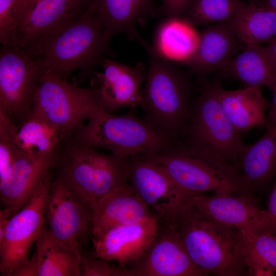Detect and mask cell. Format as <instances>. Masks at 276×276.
<instances>
[{"label":"cell","instance_id":"obj_1","mask_svg":"<svg viewBox=\"0 0 276 276\" xmlns=\"http://www.w3.org/2000/svg\"><path fill=\"white\" fill-rule=\"evenodd\" d=\"M161 219L174 226L193 261L208 274L247 273L241 234L237 229L209 218L189 202Z\"/></svg>","mask_w":276,"mask_h":276},{"label":"cell","instance_id":"obj_2","mask_svg":"<svg viewBox=\"0 0 276 276\" xmlns=\"http://www.w3.org/2000/svg\"><path fill=\"white\" fill-rule=\"evenodd\" d=\"M110 40L91 3L73 23L27 49L40 61L44 73L64 79L78 70L80 80L94 76L109 52Z\"/></svg>","mask_w":276,"mask_h":276},{"label":"cell","instance_id":"obj_3","mask_svg":"<svg viewBox=\"0 0 276 276\" xmlns=\"http://www.w3.org/2000/svg\"><path fill=\"white\" fill-rule=\"evenodd\" d=\"M149 65L142 89L144 120L173 144L182 140L190 114L192 83L189 73L157 55L151 44Z\"/></svg>","mask_w":276,"mask_h":276},{"label":"cell","instance_id":"obj_4","mask_svg":"<svg viewBox=\"0 0 276 276\" xmlns=\"http://www.w3.org/2000/svg\"><path fill=\"white\" fill-rule=\"evenodd\" d=\"M219 80L205 83L191 105L189 123L179 143L189 151L215 156L238 168V157L244 144L241 133L226 114L219 98Z\"/></svg>","mask_w":276,"mask_h":276},{"label":"cell","instance_id":"obj_5","mask_svg":"<svg viewBox=\"0 0 276 276\" xmlns=\"http://www.w3.org/2000/svg\"><path fill=\"white\" fill-rule=\"evenodd\" d=\"M68 138L82 146L124 157L154 154L173 144L133 112L116 116L104 109Z\"/></svg>","mask_w":276,"mask_h":276},{"label":"cell","instance_id":"obj_6","mask_svg":"<svg viewBox=\"0 0 276 276\" xmlns=\"http://www.w3.org/2000/svg\"><path fill=\"white\" fill-rule=\"evenodd\" d=\"M54 167L88 201L93 209L104 196L129 183V157L102 153L68 137Z\"/></svg>","mask_w":276,"mask_h":276},{"label":"cell","instance_id":"obj_7","mask_svg":"<svg viewBox=\"0 0 276 276\" xmlns=\"http://www.w3.org/2000/svg\"><path fill=\"white\" fill-rule=\"evenodd\" d=\"M161 166L177 188L191 197L206 192L234 194L245 190L236 169L211 155H199L178 144L154 154L144 155Z\"/></svg>","mask_w":276,"mask_h":276},{"label":"cell","instance_id":"obj_8","mask_svg":"<svg viewBox=\"0 0 276 276\" xmlns=\"http://www.w3.org/2000/svg\"><path fill=\"white\" fill-rule=\"evenodd\" d=\"M102 109L97 87H81L45 73L36 91L32 110L59 128L67 138Z\"/></svg>","mask_w":276,"mask_h":276},{"label":"cell","instance_id":"obj_9","mask_svg":"<svg viewBox=\"0 0 276 276\" xmlns=\"http://www.w3.org/2000/svg\"><path fill=\"white\" fill-rule=\"evenodd\" d=\"M44 72L30 51L13 45L0 50V115L15 126L32 110Z\"/></svg>","mask_w":276,"mask_h":276},{"label":"cell","instance_id":"obj_10","mask_svg":"<svg viewBox=\"0 0 276 276\" xmlns=\"http://www.w3.org/2000/svg\"><path fill=\"white\" fill-rule=\"evenodd\" d=\"M90 203L66 180L57 173L45 205V221L51 234L79 258L93 229Z\"/></svg>","mask_w":276,"mask_h":276},{"label":"cell","instance_id":"obj_11","mask_svg":"<svg viewBox=\"0 0 276 276\" xmlns=\"http://www.w3.org/2000/svg\"><path fill=\"white\" fill-rule=\"evenodd\" d=\"M53 178L51 171L26 205L11 217L0 239L1 275L12 276L29 260L30 249L46 224L45 205Z\"/></svg>","mask_w":276,"mask_h":276},{"label":"cell","instance_id":"obj_12","mask_svg":"<svg viewBox=\"0 0 276 276\" xmlns=\"http://www.w3.org/2000/svg\"><path fill=\"white\" fill-rule=\"evenodd\" d=\"M128 269L130 276L209 275L193 261L174 226L161 219L152 242Z\"/></svg>","mask_w":276,"mask_h":276},{"label":"cell","instance_id":"obj_13","mask_svg":"<svg viewBox=\"0 0 276 276\" xmlns=\"http://www.w3.org/2000/svg\"><path fill=\"white\" fill-rule=\"evenodd\" d=\"M90 0H39L17 26L10 45L30 48L75 21Z\"/></svg>","mask_w":276,"mask_h":276},{"label":"cell","instance_id":"obj_14","mask_svg":"<svg viewBox=\"0 0 276 276\" xmlns=\"http://www.w3.org/2000/svg\"><path fill=\"white\" fill-rule=\"evenodd\" d=\"M243 195L215 193L192 197L190 203L200 213L241 234L274 231L275 226L267 211L259 208Z\"/></svg>","mask_w":276,"mask_h":276},{"label":"cell","instance_id":"obj_15","mask_svg":"<svg viewBox=\"0 0 276 276\" xmlns=\"http://www.w3.org/2000/svg\"><path fill=\"white\" fill-rule=\"evenodd\" d=\"M129 183L159 218L189 201L159 165L143 155L129 157Z\"/></svg>","mask_w":276,"mask_h":276},{"label":"cell","instance_id":"obj_16","mask_svg":"<svg viewBox=\"0 0 276 276\" xmlns=\"http://www.w3.org/2000/svg\"><path fill=\"white\" fill-rule=\"evenodd\" d=\"M159 218L154 213L139 222L112 228L99 237L92 238V255L126 267L140 259L148 248L156 235Z\"/></svg>","mask_w":276,"mask_h":276},{"label":"cell","instance_id":"obj_17","mask_svg":"<svg viewBox=\"0 0 276 276\" xmlns=\"http://www.w3.org/2000/svg\"><path fill=\"white\" fill-rule=\"evenodd\" d=\"M103 71L96 73L97 87L104 110L112 113L122 108L134 109L141 102L142 85L147 70L142 63L129 66L104 58Z\"/></svg>","mask_w":276,"mask_h":276},{"label":"cell","instance_id":"obj_18","mask_svg":"<svg viewBox=\"0 0 276 276\" xmlns=\"http://www.w3.org/2000/svg\"><path fill=\"white\" fill-rule=\"evenodd\" d=\"M55 162L54 159L30 156L18 149L12 165L0 178L1 202L11 217L28 202Z\"/></svg>","mask_w":276,"mask_h":276},{"label":"cell","instance_id":"obj_19","mask_svg":"<svg viewBox=\"0 0 276 276\" xmlns=\"http://www.w3.org/2000/svg\"><path fill=\"white\" fill-rule=\"evenodd\" d=\"M0 127L21 152L31 156L55 161L66 139L59 128L33 110L17 126L0 115Z\"/></svg>","mask_w":276,"mask_h":276},{"label":"cell","instance_id":"obj_20","mask_svg":"<svg viewBox=\"0 0 276 276\" xmlns=\"http://www.w3.org/2000/svg\"><path fill=\"white\" fill-rule=\"evenodd\" d=\"M229 21L208 26L200 33L198 47L187 61L176 64L188 67L192 73L203 78L222 70L242 49Z\"/></svg>","mask_w":276,"mask_h":276},{"label":"cell","instance_id":"obj_21","mask_svg":"<svg viewBox=\"0 0 276 276\" xmlns=\"http://www.w3.org/2000/svg\"><path fill=\"white\" fill-rule=\"evenodd\" d=\"M93 211L92 238L99 237L112 228L139 222L155 213L129 183L104 196Z\"/></svg>","mask_w":276,"mask_h":276},{"label":"cell","instance_id":"obj_22","mask_svg":"<svg viewBox=\"0 0 276 276\" xmlns=\"http://www.w3.org/2000/svg\"><path fill=\"white\" fill-rule=\"evenodd\" d=\"M35 245L31 258L12 276H80V259L51 234L47 224Z\"/></svg>","mask_w":276,"mask_h":276},{"label":"cell","instance_id":"obj_23","mask_svg":"<svg viewBox=\"0 0 276 276\" xmlns=\"http://www.w3.org/2000/svg\"><path fill=\"white\" fill-rule=\"evenodd\" d=\"M103 26L106 37L125 33L129 39L136 40L146 49L147 42L136 28L138 22L144 26L152 10L143 0H90Z\"/></svg>","mask_w":276,"mask_h":276},{"label":"cell","instance_id":"obj_24","mask_svg":"<svg viewBox=\"0 0 276 276\" xmlns=\"http://www.w3.org/2000/svg\"><path fill=\"white\" fill-rule=\"evenodd\" d=\"M200 33L183 16L165 17L156 28L151 44L160 57L181 63L190 59L196 52Z\"/></svg>","mask_w":276,"mask_h":276},{"label":"cell","instance_id":"obj_25","mask_svg":"<svg viewBox=\"0 0 276 276\" xmlns=\"http://www.w3.org/2000/svg\"><path fill=\"white\" fill-rule=\"evenodd\" d=\"M221 70L245 87L265 86L272 94L276 89V63L265 47L244 44Z\"/></svg>","mask_w":276,"mask_h":276},{"label":"cell","instance_id":"obj_26","mask_svg":"<svg viewBox=\"0 0 276 276\" xmlns=\"http://www.w3.org/2000/svg\"><path fill=\"white\" fill-rule=\"evenodd\" d=\"M219 98L223 108L235 128L240 133L268 125V105L261 87L227 90L221 86Z\"/></svg>","mask_w":276,"mask_h":276},{"label":"cell","instance_id":"obj_27","mask_svg":"<svg viewBox=\"0 0 276 276\" xmlns=\"http://www.w3.org/2000/svg\"><path fill=\"white\" fill-rule=\"evenodd\" d=\"M246 189L261 185L276 173V134L266 128L255 143L244 145L238 157Z\"/></svg>","mask_w":276,"mask_h":276},{"label":"cell","instance_id":"obj_28","mask_svg":"<svg viewBox=\"0 0 276 276\" xmlns=\"http://www.w3.org/2000/svg\"><path fill=\"white\" fill-rule=\"evenodd\" d=\"M229 23L244 44L261 45L276 36V12L254 3H245Z\"/></svg>","mask_w":276,"mask_h":276},{"label":"cell","instance_id":"obj_29","mask_svg":"<svg viewBox=\"0 0 276 276\" xmlns=\"http://www.w3.org/2000/svg\"><path fill=\"white\" fill-rule=\"evenodd\" d=\"M241 234L248 274L273 275L276 271V234L266 230Z\"/></svg>","mask_w":276,"mask_h":276},{"label":"cell","instance_id":"obj_30","mask_svg":"<svg viewBox=\"0 0 276 276\" xmlns=\"http://www.w3.org/2000/svg\"><path fill=\"white\" fill-rule=\"evenodd\" d=\"M245 4L240 0H192L183 16L195 26L229 21Z\"/></svg>","mask_w":276,"mask_h":276},{"label":"cell","instance_id":"obj_31","mask_svg":"<svg viewBox=\"0 0 276 276\" xmlns=\"http://www.w3.org/2000/svg\"><path fill=\"white\" fill-rule=\"evenodd\" d=\"M92 254H82L80 260V276H130L125 267L111 265Z\"/></svg>","mask_w":276,"mask_h":276},{"label":"cell","instance_id":"obj_32","mask_svg":"<svg viewBox=\"0 0 276 276\" xmlns=\"http://www.w3.org/2000/svg\"><path fill=\"white\" fill-rule=\"evenodd\" d=\"M16 0H0V41L10 45L13 38V11Z\"/></svg>","mask_w":276,"mask_h":276},{"label":"cell","instance_id":"obj_33","mask_svg":"<svg viewBox=\"0 0 276 276\" xmlns=\"http://www.w3.org/2000/svg\"><path fill=\"white\" fill-rule=\"evenodd\" d=\"M162 6L159 10L165 17L182 16L192 0H161Z\"/></svg>","mask_w":276,"mask_h":276},{"label":"cell","instance_id":"obj_34","mask_svg":"<svg viewBox=\"0 0 276 276\" xmlns=\"http://www.w3.org/2000/svg\"><path fill=\"white\" fill-rule=\"evenodd\" d=\"M39 0H16L13 11V38L17 26ZM13 41V40H12Z\"/></svg>","mask_w":276,"mask_h":276},{"label":"cell","instance_id":"obj_35","mask_svg":"<svg viewBox=\"0 0 276 276\" xmlns=\"http://www.w3.org/2000/svg\"><path fill=\"white\" fill-rule=\"evenodd\" d=\"M273 96L268 106V113L267 116L268 125L266 128H269L276 134V89L272 93Z\"/></svg>","mask_w":276,"mask_h":276},{"label":"cell","instance_id":"obj_36","mask_svg":"<svg viewBox=\"0 0 276 276\" xmlns=\"http://www.w3.org/2000/svg\"><path fill=\"white\" fill-rule=\"evenodd\" d=\"M275 226L276 230V181L270 195L266 210Z\"/></svg>","mask_w":276,"mask_h":276},{"label":"cell","instance_id":"obj_37","mask_svg":"<svg viewBox=\"0 0 276 276\" xmlns=\"http://www.w3.org/2000/svg\"><path fill=\"white\" fill-rule=\"evenodd\" d=\"M11 217L10 212L9 210L4 208L0 211V239H1L4 234L5 229Z\"/></svg>","mask_w":276,"mask_h":276},{"label":"cell","instance_id":"obj_38","mask_svg":"<svg viewBox=\"0 0 276 276\" xmlns=\"http://www.w3.org/2000/svg\"><path fill=\"white\" fill-rule=\"evenodd\" d=\"M256 4L269 8L276 12V0H257Z\"/></svg>","mask_w":276,"mask_h":276},{"label":"cell","instance_id":"obj_39","mask_svg":"<svg viewBox=\"0 0 276 276\" xmlns=\"http://www.w3.org/2000/svg\"><path fill=\"white\" fill-rule=\"evenodd\" d=\"M270 55L276 63V36L265 47Z\"/></svg>","mask_w":276,"mask_h":276},{"label":"cell","instance_id":"obj_40","mask_svg":"<svg viewBox=\"0 0 276 276\" xmlns=\"http://www.w3.org/2000/svg\"><path fill=\"white\" fill-rule=\"evenodd\" d=\"M249 3L256 4L257 0H248Z\"/></svg>","mask_w":276,"mask_h":276},{"label":"cell","instance_id":"obj_41","mask_svg":"<svg viewBox=\"0 0 276 276\" xmlns=\"http://www.w3.org/2000/svg\"><path fill=\"white\" fill-rule=\"evenodd\" d=\"M276 234V230L273 231Z\"/></svg>","mask_w":276,"mask_h":276}]
</instances>
